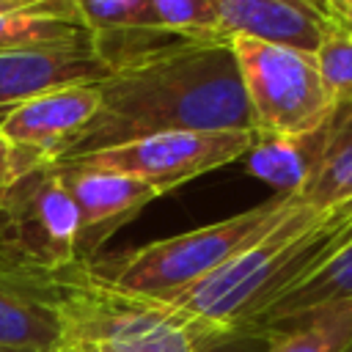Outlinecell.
<instances>
[{"instance_id":"obj_1","label":"cell","mask_w":352,"mask_h":352,"mask_svg":"<svg viewBox=\"0 0 352 352\" xmlns=\"http://www.w3.org/2000/svg\"><path fill=\"white\" fill-rule=\"evenodd\" d=\"M162 132H253L231 41H179L113 72L99 82L94 121L63 160Z\"/></svg>"},{"instance_id":"obj_2","label":"cell","mask_w":352,"mask_h":352,"mask_svg":"<svg viewBox=\"0 0 352 352\" xmlns=\"http://www.w3.org/2000/svg\"><path fill=\"white\" fill-rule=\"evenodd\" d=\"M349 242L352 198L330 209L294 204L258 242L168 302L242 336L253 316L316 275Z\"/></svg>"},{"instance_id":"obj_3","label":"cell","mask_w":352,"mask_h":352,"mask_svg":"<svg viewBox=\"0 0 352 352\" xmlns=\"http://www.w3.org/2000/svg\"><path fill=\"white\" fill-rule=\"evenodd\" d=\"M52 305L60 341L104 352H214L242 338L234 327L173 302L124 292L102 280L88 261L52 272Z\"/></svg>"},{"instance_id":"obj_4","label":"cell","mask_w":352,"mask_h":352,"mask_svg":"<svg viewBox=\"0 0 352 352\" xmlns=\"http://www.w3.org/2000/svg\"><path fill=\"white\" fill-rule=\"evenodd\" d=\"M294 204V195H272L270 201L256 204L226 220L165 236L124 253L96 256L88 264L102 280L124 292L168 302L201 283L204 278L214 275L234 256L258 242L272 226H278L289 214Z\"/></svg>"},{"instance_id":"obj_5","label":"cell","mask_w":352,"mask_h":352,"mask_svg":"<svg viewBox=\"0 0 352 352\" xmlns=\"http://www.w3.org/2000/svg\"><path fill=\"white\" fill-rule=\"evenodd\" d=\"M231 50L256 138L302 135L330 116L336 91L311 52L256 38H231Z\"/></svg>"},{"instance_id":"obj_6","label":"cell","mask_w":352,"mask_h":352,"mask_svg":"<svg viewBox=\"0 0 352 352\" xmlns=\"http://www.w3.org/2000/svg\"><path fill=\"white\" fill-rule=\"evenodd\" d=\"M0 256L38 272L80 258V212L58 165L36 168L0 192Z\"/></svg>"},{"instance_id":"obj_7","label":"cell","mask_w":352,"mask_h":352,"mask_svg":"<svg viewBox=\"0 0 352 352\" xmlns=\"http://www.w3.org/2000/svg\"><path fill=\"white\" fill-rule=\"evenodd\" d=\"M253 140V132H162L60 162H82L129 173L143 184L154 187L162 198L165 192L214 168L242 160L250 151Z\"/></svg>"},{"instance_id":"obj_8","label":"cell","mask_w":352,"mask_h":352,"mask_svg":"<svg viewBox=\"0 0 352 352\" xmlns=\"http://www.w3.org/2000/svg\"><path fill=\"white\" fill-rule=\"evenodd\" d=\"M99 110V82L72 85L28 99L0 116V132L11 143L19 176L60 162Z\"/></svg>"},{"instance_id":"obj_9","label":"cell","mask_w":352,"mask_h":352,"mask_svg":"<svg viewBox=\"0 0 352 352\" xmlns=\"http://www.w3.org/2000/svg\"><path fill=\"white\" fill-rule=\"evenodd\" d=\"M69 195L80 212V258L94 261L99 248L132 217H138L160 192L140 179L82 162H55Z\"/></svg>"},{"instance_id":"obj_10","label":"cell","mask_w":352,"mask_h":352,"mask_svg":"<svg viewBox=\"0 0 352 352\" xmlns=\"http://www.w3.org/2000/svg\"><path fill=\"white\" fill-rule=\"evenodd\" d=\"M110 77L88 38L0 50V116L28 99Z\"/></svg>"},{"instance_id":"obj_11","label":"cell","mask_w":352,"mask_h":352,"mask_svg":"<svg viewBox=\"0 0 352 352\" xmlns=\"http://www.w3.org/2000/svg\"><path fill=\"white\" fill-rule=\"evenodd\" d=\"M66 6L110 74L179 44L160 28L151 0H66Z\"/></svg>"},{"instance_id":"obj_12","label":"cell","mask_w":352,"mask_h":352,"mask_svg":"<svg viewBox=\"0 0 352 352\" xmlns=\"http://www.w3.org/2000/svg\"><path fill=\"white\" fill-rule=\"evenodd\" d=\"M228 38H256L316 55L336 30L314 0H209Z\"/></svg>"},{"instance_id":"obj_13","label":"cell","mask_w":352,"mask_h":352,"mask_svg":"<svg viewBox=\"0 0 352 352\" xmlns=\"http://www.w3.org/2000/svg\"><path fill=\"white\" fill-rule=\"evenodd\" d=\"M60 341L52 305V272L28 270L0 256V346L47 352Z\"/></svg>"},{"instance_id":"obj_14","label":"cell","mask_w":352,"mask_h":352,"mask_svg":"<svg viewBox=\"0 0 352 352\" xmlns=\"http://www.w3.org/2000/svg\"><path fill=\"white\" fill-rule=\"evenodd\" d=\"M327 143H330V116L316 129H308L302 135L256 138L242 160L256 179L267 182L275 190V195H297L319 168Z\"/></svg>"},{"instance_id":"obj_15","label":"cell","mask_w":352,"mask_h":352,"mask_svg":"<svg viewBox=\"0 0 352 352\" xmlns=\"http://www.w3.org/2000/svg\"><path fill=\"white\" fill-rule=\"evenodd\" d=\"M346 300H352V242L344 250H338L316 275H311L305 283H300L297 289H292L289 294H283L280 300L267 305L258 316H253L242 327V336L245 338H250V336L270 338L275 330L294 322L297 316H302L319 305L346 302Z\"/></svg>"},{"instance_id":"obj_16","label":"cell","mask_w":352,"mask_h":352,"mask_svg":"<svg viewBox=\"0 0 352 352\" xmlns=\"http://www.w3.org/2000/svg\"><path fill=\"white\" fill-rule=\"evenodd\" d=\"M352 198V96L336 94L330 113V143L327 151L308 179V184L294 195L297 204L311 209H330Z\"/></svg>"},{"instance_id":"obj_17","label":"cell","mask_w":352,"mask_h":352,"mask_svg":"<svg viewBox=\"0 0 352 352\" xmlns=\"http://www.w3.org/2000/svg\"><path fill=\"white\" fill-rule=\"evenodd\" d=\"M352 346V300L319 305L270 336L267 352H346Z\"/></svg>"},{"instance_id":"obj_18","label":"cell","mask_w":352,"mask_h":352,"mask_svg":"<svg viewBox=\"0 0 352 352\" xmlns=\"http://www.w3.org/2000/svg\"><path fill=\"white\" fill-rule=\"evenodd\" d=\"M80 38L88 36L72 16L66 0H58L36 11H0V50Z\"/></svg>"},{"instance_id":"obj_19","label":"cell","mask_w":352,"mask_h":352,"mask_svg":"<svg viewBox=\"0 0 352 352\" xmlns=\"http://www.w3.org/2000/svg\"><path fill=\"white\" fill-rule=\"evenodd\" d=\"M151 6L160 28L179 41H231L223 33L209 0H151Z\"/></svg>"},{"instance_id":"obj_20","label":"cell","mask_w":352,"mask_h":352,"mask_svg":"<svg viewBox=\"0 0 352 352\" xmlns=\"http://www.w3.org/2000/svg\"><path fill=\"white\" fill-rule=\"evenodd\" d=\"M316 66L324 82L344 96H352V38L333 30L316 50Z\"/></svg>"},{"instance_id":"obj_21","label":"cell","mask_w":352,"mask_h":352,"mask_svg":"<svg viewBox=\"0 0 352 352\" xmlns=\"http://www.w3.org/2000/svg\"><path fill=\"white\" fill-rule=\"evenodd\" d=\"M314 6L324 14V19L344 33L346 28H352V0H314Z\"/></svg>"},{"instance_id":"obj_22","label":"cell","mask_w":352,"mask_h":352,"mask_svg":"<svg viewBox=\"0 0 352 352\" xmlns=\"http://www.w3.org/2000/svg\"><path fill=\"white\" fill-rule=\"evenodd\" d=\"M16 179H19L16 154H14L11 143L3 138V132H0V192H3V190H8Z\"/></svg>"},{"instance_id":"obj_23","label":"cell","mask_w":352,"mask_h":352,"mask_svg":"<svg viewBox=\"0 0 352 352\" xmlns=\"http://www.w3.org/2000/svg\"><path fill=\"white\" fill-rule=\"evenodd\" d=\"M58 0H0V11H36V8H47Z\"/></svg>"},{"instance_id":"obj_24","label":"cell","mask_w":352,"mask_h":352,"mask_svg":"<svg viewBox=\"0 0 352 352\" xmlns=\"http://www.w3.org/2000/svg\"><path fill=\"white\" fill-rule=\"evenodd\" d=\"M63 344H69V341H63ZM77 352H104V349H99V346H91V344H72Z\"/></svg>"},{"instance_id":"obj_25","label":"cell","mask_w":352,"mask_h":352,"mask_svg":"<svg viewBox=\"0 0 352 352\" xmlns=\"http://www.w3.org/2000/svg\"><path fill=\"white\" fill-rule=\"evenodd\" d=\"M47 352H77V349H74L72 344H63V341H58V344H55L52 349H47Z\"/></svg>"},{"instance_id":"obj_26","label":"cell","mask_w":352,"mask_h":352,"mask_svg":"<svg viewBox=\"0 0 352 352\" xmlns=\"http://www.w3.org/2000/svg\"><path fill=\"white\" fill-rule=\"evenodd\" d=\"M344 36H346V38H352V28H346V30H344Z\"/></svg>"},{"instance_id":"obj_27","label":"cell","mask_w":352,"mask_h":352,"mask_svg":"<svg viewBox=\"0 0 352 352\" xmlns=\"http://www.w3.org/2000/svg\"><path fill=\"white\" fill-rule=\"evenodd\" d=\"M0 352H16V349H3V346H0Z\"/></svg>"},{"instance_id":"obj_28","label":"cell","mask_w":352,"mask_h":352,"mask_svg":"<svg viewBox=\"0 0 352 352\" xmlns=\"http://www.w3.org/2000/svg\"><path fill=\"white\" fill-rule=\"evenodd\" d=\"M346 352H352V346H349V349H346Z\"/></svg>"}]
</instances>
